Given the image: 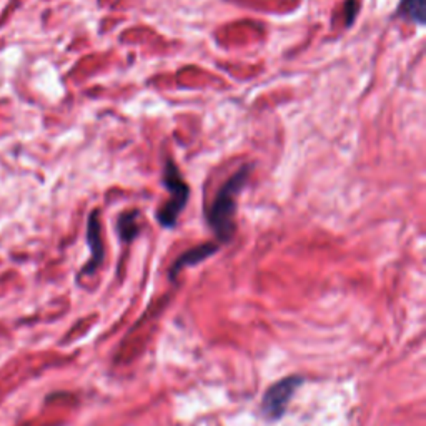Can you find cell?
<instances>
[{"label":"cell","instance_id":"obj_6","mask_svg":"<svg viewBox=\"0 0 426 426\" xmlns=\"http://www.w3.org/2000/svg\"><path fill=\"white\" fill-rule=\"evenodd\" d=\"M426 2L425 0H401L398 5V14L406 21H412L418 25H425L426 21Z\"/></svg>","mask_w":426,"mask_h":426},{"label":"cell","instance_id":"obj_5","mask_svg":"<svg viewBox=\"0 0 426 426\" xmlns=\"http://www.w3.org/2000/svg\"><path fill=\"white\" fill-rule=\"evenodd\" d=\"M215 251H216V245H213V243H205V245H199V247H195V249L187 250L184 255H180V257L175 260V263L172 265L170 277L175 278L177 275L185 268V266L197 265V263L203 262L205 258L212 257Z\"/></svg>","mask_w":426,"mask_h":426},{"label":"cell","instance_id":"obj_8","mask_svg":"<svg viewBox=\"0 0 426 426\" xmlns=\"http://www.w3.org/2000/svg\"><path fill=\"white\" fill-rule=\"evenodd\" d=\"M344 7H347V10H348V15H347L348 25H351V22L355 21L356 14H358V3H356V0H348V3Z\"/></svg>","mask_w":426,"mask_h":426},{"label":"cell","instance_id":"obj_7","mask_svg":"<svg viewBox=\"0 0 426 426\" xmlns=\"http://www.w3.org/2000/svg\"><path fill=\"white\" fill-rule=\"evenodd\" d=\"M118 235L123 242H131L138 235V212L137 210H129L118 216Z\"/></svg>","mask_w":426,"mask_h":426},{"label":"cell","instance_id":"obj_1","mask_svg":"<svg viewBox=\"0 0 426 426\" xmlns=\"http://www.w3.org/2000/svg\"><path fill=\"white\" fill-rule=\"evenodd\" d=\"M251 165L242 166L237 173H234L222 185L215 200H213L210 212H208V223H210L220 242H228L234 235V215L237 212V197L249 181Z\"/></svg>","mask_w":426,"mask_h":426},{"label":"cell","instance_id":"obj_2","mask_svg":"<svg viewBox=\"0 0 426 426\" xmlns=\"http://www.w3.org/2000/svg\"><path fill=\"white\" fill-rule=\"evenodd\" d=\"M164 185L168 188L170 200L166 201L162 210H158L157 220L162 227L173 228L177 225L178 215H180L188 201V185L185 184L180 172H178L177 165L172 160L166 162L164 172Z\"/></svg>","mask_w":426,"mask_h":426},{"label":"cell","instance_id":"obj_4","mask_svg":"<svg viewBox=\"0 0 426 426\" xmlns=\"http://www.w3.org/2000/svg\"><path fill=\"white\" fill-rule=\"evenodd\" d=\"M87 242L90 247L92 258L90 262L85 265L82 273H94L99 265L103 260V243H102V235H100V220H99V212H92L90 218H88V228H87Z\"/></svg>","mask_w":426,"mask_h":426},{"label":"cell","instance_id":"obj_3","mask_svg":"<svg viewBox=\"0 0 426 426\" xmlns=\"http://www.w3.org/2000/svg\"><path fill=\"white\" fill-rule=\"evenodd\" d=\"M300 377H288L284 378L281 381L275 383V385L265 393L263 397V413L272 420H278L284 416L286 406H288L290 398L293 397L298 386L301 385Z\"/></svg>","mask_w":426,"mask_h":426}]
</instances>
